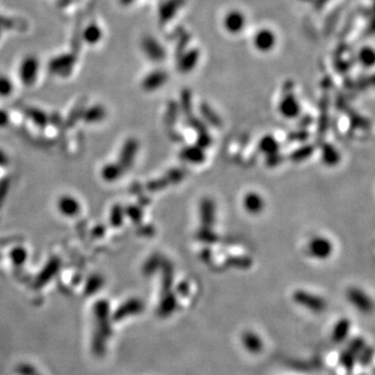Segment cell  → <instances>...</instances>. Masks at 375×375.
Returning <instances> with one entry per match:
<instances>
[{"label": "cell", "mask_w": 375, "mask_h": 375, "mask_svg": "<svg viewBox=\"0 0 375 375\" xmlns=\"http://www.w3.org/2000/svg\"><path fill=\"white\" fill-rule=\"evenodd\" d=\"M175 308H176L175 296L171 292L164 294L163 300L161 301L160 305V314L162 316H168L175 310Z\"/></svg>", "instance_id": "cell-25"}, {"label": "cell", "mask_w": 375, "mask_h": 375, "mask_svg": "<svg viewBox=\"0 0 375 375\" xmlns=\"http://www.w3.org/2000/svg\"><path fill=\"white\" fill-rule=\"evenodd\" d=\"M57 206L62 214L69 217L77 215L81 210L80 203H78V201L71 196H63L62 198L58 200Z\"/></svg>", "instance_id": "cell-14"}, {"label": "cell", "mask_w": 375, "mask_h": 375, "mask_svg": "<svg viewBox=\"0 0 375 375\" xmlns=\"http://www.w3.org/2000/svg\"><path fill=\"white\" fill-rule=\"evenodd\" d=\"M101 285H103L101 278H99V276H93L88 283V290L92 291L91 293H94L97 289H99L101 287Z\"/></svg>", "instance_id": "cell-37"}, {"label": "cell", "mask_w": 375, "mask_h": 375, "mask_svg": "<svg viewBox=\"0 0 375 375\" xmlns=\"http://www.w3.org/2000/svg\"><path fill=\"white\" fill-rule=\"evenodd\" d=\"M359 61L365 67H372L375 60L374 50L371 47H363L359 52Z\"/></svg>", "instance_id": "cell-29"}, {"label": "cell", "mask_w": 375, "mask_h": 375, "mask_svg": "<svg viewBox=\"0 0 375 375\" xmlns=\"http://www.w3.org/2000/svg\"><path fill=\"white\" fill-rule=\"evenodd\" d=\"M215 203L210 198H204L200 203V219L203 228L212 229L215 222Z\"/></svg>", "instance_id": "cell-10"}, {"label": "cell", "mask_w": 375, "mask_h": 375, "mask_svg": "<svg viewBox=\"0 0 375 375\" xmlns=\"http://www.w3.org/2000/svg\"><path fill=\"white\" fill-rule=\"evenodd\" d=\"M324 93L320 103V118H319V133L324 134L328 127V103L329 98L327 96V90Z\"/></svg>", "instance_id": "cell-20"}, {"label": "cell", "mask_w": 375, "mask_h": 375, "mask_svg": "<svg viewBox=\"0 0 375 375\" xmlns=\"http://www.w3.org/2000/svg\"><path fill=\"white\" fill-rule=\"evenodd\" d=\"M293 299L296 303L306 308L314 313H321L326 309V302L323 298L302 290L296 291L293 295Z\"/></svg>", "instance_id": "cell-2"}, {"label": "cell", "mask_w": 375, "mask_h": 375, "mask_svg": "<svg viewBox=\"0 0 375 375\" xmlns=\"http://www.w3.org/2000/svg\"><path fill=\"white\" fill-rule=\"evenodd\" d=\"M327 2L328 0H316V8L321 9Z\"/></svg>", "instance_id": "cell-43"}, {"label": "cell", "mask_w": 375, "mask_h": 375, "mask_svg": "<svg viewBox=\"0 0 375 375\" xmlns=\"http://www.w3.org/2000/svg\"><path fill=\"white\" fill-rule=\"evenodd\" d=\"M6 162H7V157H6V155H5L2 151H0V165L5 164Z\"/></svg>", "instance_id": "cell-44"}, {"label": "cell", "mask_w": 375, "mask_h": 375, "mask_svg": "<svg viewBox=\"0 0 375 375\" xmlns=\"http://www.w3.org/2000/svg\"><path fill=\"white\" fill-rule=\"evenodd\" d=\"M246 18L240 11H231L224 18V27L230 33H239L244 29Z\"/></svg>", "instance_id": "cell-6"}, {"label": "cell", "mask_w": 375, "mask_h": 375, "mask_svg": "<svg viewBox=\"0 0 375 375\" xmlns=\"http://www.w3.org/2000/svg\"><path fill=\"white\" fill-rule=\"evenodd\" d=\"M260 149L268 156L279 154L280 145L272 135H265L260 142Z\"/></svg>", "instance_id": "cell-22"}, {"label": "cell", "mask_w": 375, "mask_h": 375, "mask_svg": "<svg viewBox=\"0 0 375 375\" xmlns=\"http://www.w3.org/2000/svg\"><path fill=\"white\" fill-rule=\"evenodd\" d=\"M200 112L202 114V116L204 117V119L210 123L212 124L214 127H219L221 126V119L220 117L218 116V114H217L212 108L211 106H209L208 104L203 103L201 104L200 106Z\"/></svg>", "instance_id": "cell-24"}, {"label": "cell", "mask_w": 375, "mask_h": 375, "mask_svg": "<svg viewBox=\"0 0 375 375\" xmlns=\"http://www.w3.org/2000/svg\"><path fill=\"white\" fill-rule=\"evenodd\" d=\"M293 83L288 82L285 84V95L283 96L282 100L279 106L280 113L287 118V119H293L296 118L300 113V105L293 93Z\"/></svg>", "instance_id": "cell-1"}, {"label": "cell", "mask_w": 375, "mask_h": 375, "mask_svg": "<svg viewBox=\"0 0 375 375\" xmlns=\"http://www.w3.org/2000/svg\"><path fill=\"white\" fill-rule=\"evenodd\" d=\"M186 5V0H166L160 8V20L163 23L172 20L176 13Z\"/></svg>", "instance_id": "cell-9"}, {"label": "cell", "mask_w": 375, "mask_h": 375, "mask_svg": "<svg viewBox=\"0 0 375 375\" xmlns=\"http://www.w3.org/2000/svg\"><path fill=\"white\" fill-rule=\"evenodd\" d=\"M168 80V74L162 70H157L150 73L143 83V87L147 91H153L161 88Z\"/></svg>", "instance_id": "cell-12"}, {"label": "cell", "mask_w": 375, "mask_h": 375, "mask_svg": "<svg viewBox=\"0 0 375 375\" xmlns=\"http://www.w3.org/2000/svg\"><path fill=\"white\" fill-rule=\"evenodd\" d=\"M104 116H105V112L101 108L100 109L99 108L93 109L91 114L89 115V120L90 121H98V120H100Z\"/></svg>", "instance_id": "cell-39"}, {"label": "cell", "mask_w": 375, "mask_h": 375, "mask_svg": "<svg viewBox=\"0 0 375 375\" xmlns=\"http://www.w3.org/2000/svg\"><path fill=\"white\" fill-rule=\"evenodd\" d=\"M179 291L182 295H187L188 292H189V286L187 283H182L180 286H179Z\"/></svg>", "instance_id": "cell-42"}, {"label": "cell", "mask_w": 375, "mask_h": 375, "mask_svg": "<svg viewBox=\"0 0 375 375\" xmlns=\"http://www.w3.org/2000/svg\"><path fill=\"white\" fill-rule=\"evenodd\" d=\"M198 239L206 242V243H215L217 241V235L212 231V229L210 228H201V230H199L198 234Z\"/></svg>", "instance_id": "cell-31"}, {"label": "cell", "mask_w": 375, "mask_h": 375, "mask_svg": "<svg viewBox=\"0 0 375 375\" xmlns=\"http://www.w3.org/2000/svg\"><path fill=\"white\" fill-rule=\"evenodd\" d=\"M8 115L6 112L0 111V126H5L8 123Z\"/></svg>", "instance_id": "cell-41"}, {"label": "cell", "mask_w": 375, "mask_h": 375, "mask_svg": "<svg viewBox=\"0 0 375 375\" xmlns=\"http://www.w3.org/2000/svg\"><path fill=\"white\" fill-rule=\"evenodd\" d=\"M12 91L13 85L11 80L5 76H0V96H9Z\"/></svg>", "instance_id": "cell-32"}, {"label": "cell", "mask_w": 375, "mask_h": 375, "mask_svg": "<svg viewBox=\"0 0 375 375\" xmlns=\"http://www.w3.org/2000/svg\"><path fill=\"white\" fill-rule=\"evenodd\" d=\"M112 221L113 223L115 224V226H118L121 222H122V219H123V212H122V209L120 207H117L115 208L113 214H112Z\"/></svg>", "instance_id": "cell-36"}, {"label": "cell", "mask_w": 375, "mask_h": 375, "mask_svg": "<svg viewBox=\"0 0 375 375\" xmlns=\"http://www.w3.org/2000/svg\"><path fill=\"white\" fill-rule=\"evenodd\" d=\"M242 342L244 347L250 353H259L262 351L264 347L263 340L259 334H256L253 331H245L242 335Z\"/></svg>", "instance_id": "cell-11"}, {"label": "cell", "mask_w": 375, "mask_h": 375, "mask_svg": "<svg viewBox=\"0 0 375 375\" xmlns=\"http://www.w3.org/2000/svg\"><path fill=\"white\" fill-rule=\"evenodd\" d=\"M37 70H38V64L35 60H26L24 61L22 68H21V77L24 84L31 85L37 76Z\"/></svg>", "instance_id": "cell-19"}, {"label": "cell", "mask_w": 375, "mask_h": 375, "mask_svg": "<svg viewBox=\"0 0 375 375\" xmlns=\"http://www.w3.org/2000/svg\"><path fill=\"white\" fill-rule=\"evenodd\" d=\"M180 37H179V42L176 44V57L179 58L186 50L187 47L189 45V42L191 40V36L188 31H186V29L184 28H180Z\"/></svg>", "instance_id": "cell-28"}, {"label": "cell", "mask_w": 375, "mask_h": 375, "mask_svg": "<svg viewBox=\"0 0 375 375\" xmlns=\"http://www.w3.org/2000/svg\"><path fill=\"white\" fill-rule=\"evenodd\" d=\"M350 326H351V323L348 319L346 318L341 319L333 327L332 340L337 343L345 340V338L347 337L348 332L350 330Z\"/></svg>", "instance_id": "cell-21"}, {"label": "cell", "mask_w": 375, "mask_h": 375, "mask_svg": "<svg viewBox=\"0 0 375 375\" xmlns=\"http://www.w3.org/2000/svg\"><path fill=\"white\" fill-rule=\"evenodd\" d=\"M303 2H313V0H303Z\"/></svg>", "instance_id": "cell-45"}, {"label": "cell", "mask_w": 375, "mask_h": 375, "mask_svg": "<svg viewBox=\"0 0 375 375\" xmlns=\"http://www.w3.org/2000/svg\"><path fill=\"white\" fill-rule=\"evenodd\" d=\"M229 262L238 268H248L251 265V260L248 258H231L228 260V263Z\"/></svg>", "instance_id": "cell-35"}, {"label": "cell", "mask_w": 375, "mask_h": 375, "mask_svg": "<svg viewBox=\"0 0 375 375\" xmlns=\"http://www.w3.org/2000/svg\"><path fill=\"white\" fill-rule=\"evenodd\" d=\"M321 156H322L323 163L330 167L339 164L341 160V155L339 151L335 149V147H333L331 144H328V143H325L322 145Z\"/></svg>", "instance_id": "cell-17"}, {"label": "cell", "mask_w": 375, "mask_h": 375, "mask_svg": "<svg viewBox=\"0 0 375 375\" xmlns=\"http://www.w3.org/2000/svg\"><path fill=\"white\" fill-rule=\"evenodd\" d=\"M182 110L186 116L192 114V94L187 89L182 93Z\"/></svg>", "instance_id": "cell-30"}, {"label": "cell", "mask_w": 375, "mask_h": 375, "mask_svg": "<svg viewBox=\"0 0 375 375\" xmlns=\"http://www.w3.org/2000/svg\"><path fill=\"white\" fill-rule=\"evenodd\" d=\"M364 345V341L361 339H357L354 340L351 344V346L348 347V349L343 353L342 358H341V362L344 365L345 368L347 369H351L355 360V354L358 352H360V350L362 349Z\"/></svg>", "instance_id": "cell-15"}, {"label": "cell", "mask_w": 375, "mask_h": 375, "mask_svg": "<svg viewBox=\"0 0 375 375\" xmlns=\"http://www.w3.org/2000/svg\"><path fill=\"white\" fill-rule=\"evenodd\" d=\"M197 144H198V146L202 149L209 147L212 144V138L208 133V131L198 133V140H197Z\"/></svg>", "instance_id": "cell-34"}, {"label": "cell", "mask_w": 375, "mask_h": 375, "mask_svg": "<svg viewBox=\"0 0 375 375\" xmlns=\"http://www.w3.org/2000/svg\"><path fill=\"white\" fill-rule=\"evenodd\" d=\"M314 152V146L312 145H304L298 149H296L294 152L291 153V160L293 162L299 163L306 160L309 156H311Z\"/></svg>", "instance_id": "cell-27"}, {"label": "cell", "mask_w": 375, "mask_h": 375, "mask_svg": "<svg viewBox=\"0 0 375 375\" xmlns=\"http://www.w3.org/2000/svg\"><path fill=\"white\" fill-rule=\"evenodd\" d=\"M123 171V167L117 164H109L103 169V176L106 181L113 182L119 179Z\"/></svg>", "instance_id": "cell-26"}, {"label": "cell", "mask_w": 375, "mask_h": 375, "mask_svg": "<svg viewBox=\"0 0 375 375\" xmlns=\"http://www.w3.org/2000/svg\"><path fill=\"white\" fill-rule=\"evenodd\" d=\"M159 259H160V258H157V256H154V258H151V259L149 260V262L146 264L145 269H146L149 273L153 272L157 267H159V265H160V263H161V261H160Z\"/></svg>", "instance_id": "cell-40"}, {"label": "cell", "mask_w": 375, "mask_h": 375, "mask_svg": "<svg viewBox=\"0 0 375 375\" xmlns=\"http://www.w3.org/2000/svg\"><path fill=\"white\" fill-rule=\"evenodd\" d=\"M143 310V303L139 300V299H131L129 301H127L126 303H124L119 311H118V316L119 317H124V316L127 315H134L140 313Z\"/></svg>", "instance_id": "cell-23"}, {"label": "cell", "mask_w": 375, "mask_h": 375, "mask_svg": "<svg viewBox=\"0 0 375 375\" xmlns=\"http://www.w3.org/2000/svg\"><path fill=\"white\" fill-rule=\"evenodd\" d=\"M200 53L197 49L186 50L179 58H177V66L182 73L191 72L199 61Z\"/></svg>", "instance_id": "cell-7"}, {"label": "cell", "mask_w": 375, "mask_h": 375, "mask_svg": "<svg viewBox=\"0 0 375 375\" xmlns=\"http://www.w3.org/2000/svg\"><path fill=\"white\" fill-rule=\"evenodd\" d=\"M347 298L355 308L360 310L361 312L369 313L373 308L372 301L369 296L358 288H350L347 291Z\"/></svg>", "instance_id": "cell-4"}, {"label": "cell", "mask_w": 375, "mask_h": 375, "mask_svg": "<svg viewBox=\"0 0 375 375\" xmlns=\"http://www.w3.org/2000/svg\"><path fill=\"white\" fill-rule=\"evenodd\" d=\"M244 207L248 213L255 215L260 214L264 210L265 202L260 194L251 192L245 196Z\"/></svg>", "instance_id": "cell-13"}, {"label": "cell", "mask_w": 375, "mask_h": 375, "mask_svg": "<svg viewBox=\"0 0 375 375\" xmlns=\"http://www.w3.org/2000/svg\"><path fill=\"white\" fill-rule=\"evenodd\" d=\"M275 43L276 37L269 28L260 29L253 38V44L255 48L262 52L270 51L275 46Z\"/></svg>", "instance_id": "cell-5"}, {"label": "cell", "mask_w": 375, "mask_h": 375, "mask_svg": "<svg viewBox=\"0 0 375 375\" xmlns=\"http://www.w3.org/2000/svg\"><path fill=\"white\" fill-rule=\"evenodd\" d=\"M309 251L318 260H325L332 252V244L324 236H316L312 239L309 245Z\"/></svg>", "instance_id": "cell-3"}, {"label": "cell", "mask_w": 375, "mask_h": 375, "mask_svg": "<svg viewBox=\"0 0 375 375\" xmlns=\"http://www.w3.org/2000/svg\"><path fill=\"white\" fill-rule=\"evenodd\" d=\"M143 48L150 60L154 62H161L166 56L163 46L151 37H147L143 41Z\"/></svg>", "instance_id": "cell-8"}, {"label": "cell", "mask_w": 375, "mask_h": 375, "mask_svg": "<svg viewBox=\"0 0 375 375\" xmlns=\"http://www.w3.org/2000/svg\"><path fill=\"white\" fill-rule=\"evenodd\" d=\"M127 214H128V216H129V218H130L132 221H135V222L139 221V220L141 219V217H142V213H141V211H140L139 209H138V208H135V207H130V208L127 210Z\"/></svg>", "instance_id": "cell-38"}, {"label": "cell", "mask_w": 375, "mask_h": 375, "mask_svg": "<svg viewBox=\"0 0 375 375\" xmlns=\"http://www.w3.org/2000/svg\"><path fill=\"white\" fill-rule=\"evenodd\" d=\"M137 151H138V142L133 139L128 140L124 144V147L121 152V163H122L121 166L122 167L123 166L129 167L132 164Z\"/></svg>", "instance_id": "cell-18"}, {"label": "cell", "mask_w": 375, "mask_h": 375, "mask_svg": "<svg viewBox=\"0 0 375 375\" xmlns=\"http://www.w3.org/2000/svg\"><path fill=\"white\" fill-rule=\"evenodd\" d=\"M182 157L185 161L193 164H201L206 161V154L202 148L199 146H190L186 147L182 151Z\"/></svg>", "instance_id": "cell-16"}, {"label": "cell", "mask_w": 375, "mask_h": 375, "mask_svg": "<svg viewBox=\"0 0 375 375\" xmlns=\"http://www.w3.org/2000/svg\"><path fill=\"white\" fill-rule=\"evenodd\" d=\"M11 255L14 263L18 265L22 264L26 260V251L23 248H15Z\"/></svg>", "instance_id": "cell-33"}]
</instances>
